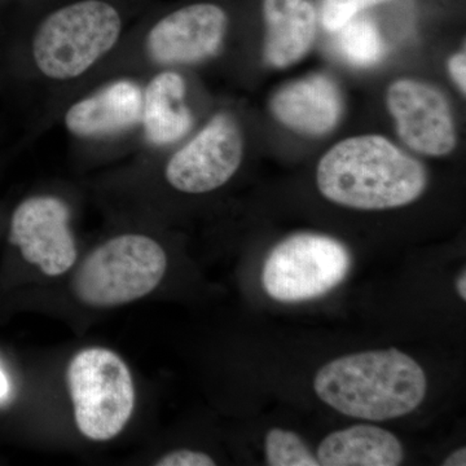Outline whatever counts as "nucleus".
Masks as SVG:
<instances>
[{
	"label": "nucleus",
	"mask_w": 466,
	"mask_h": 466,
	"mask_svg": "<svg viewBox=\"0 0 466 466\" xmlns=\"http://www.w3.org/2000/svg\"><path fill=\"white\" fill-rule=\"evenodd\" d=\"M152 0H23L12 45L21 81L55 106L81 91L112 60Z\"/></svg>",
	"instance_id": "1"
},
{
	"label": "nucleus",
	"mask_w": 466,
	"mask_h": 466,
	"mask_svg": "<svg viewBox=\"0 0 466 466\" xmlns=\"http://www.w3.org/2000/svg\"><path fill=\"white\" fill-rule=\"evenodd\" d=\"M228 27L226 9L210 0L161 12L149 7L112 60L84 88L112 76H146L157 70L200 66L220 54Z\"/></svg>",
	"instance_id": "2"
},
{
	"label": "nucleus",
	"mask_w": 466,
	"mask_h": 466,
	"mask_svg": "<svg viewBox=\"0 0 466 466\" xmlns=\"http://www.w3.org/2000/svg\"><path fill=\"white\" fill-rule=\"evenodd\" d=\"M327 200L358 210L412 204L428 186L425 167L381 135H360L328 150L317 170Z\"/></svg>",
	"instance_id": "3"
},
{
	"label": "nucleus",
	"mask_w": 466,
	"mask_h": 466,
	"mask_svg": "<svg viewBox=\"0 0 466 466\" xmlns=\"http://www.w3.org/2000/svg\"><path fill=\"white\" fill-rule=\"evenodd\" d=\"M318 397L342 415L385 421L413 412L428 390L415 359L391 348L337 358L314 379Z\"/></svg>",
	"instance_id": "4"
},
{
	"label": "nucleus",
	"mask_w": 466,
	"mask_h": 466,
	"mask_svg": "<svg viewBox=\"0 0 466 466\" xmlns=\"http://www.w3.org/2000/svg\"><path fill=\"white\" fill-rule=\"evenodd\" d=\"M167 267L158 241L143 233H122L88 254L73 278V291L85 305L115 308L152 293Z\"/></svg>",
	"instance_id": "5"
},
{
	"label": "nucleus",
	"mask_w": 466,
	"mask_h": 466,
	"mask_svg": "<svg viewBox=\"0 0 466 466\" xmlns=\"http://www.w3.org/2000/svg\"><path fill=\"white\" fill-rule=\"evenodd\" d=\"M143 99V76H112L67 97L55 113L78 148L139 147Z\"/></svg>",
	"instance_id": "6"
},
{
	"label": "nucleus",
	"mask_w": 466,
	"mask_h": 466,
	"mask_svg": "<svg viewBox=\"0 0 466 466\" xmlns=\"http://www.w3.org/2000/svg\"><path fill=\"white\" fill-rule=\"evenodd\" d=\"M67 386L76 424L88 440H113L135 406L133 376L124 360L110 350H82L67 367Z\"/></svg>",
	"instance_id": "7"
},
{
	"label": "nucleus",
	"mask_w": 466,
	"mask_h": 466,
	"mask_svg": "<svg viewBox=\"0 0 466 466\" xmlns=\"http://www.w3.org/2000/svg\"><path fill=\"white\" fill-rule=\"evenodd\" d=\"M351 256L341 241L297 233L279 242L262 269L266 293L279 302H303L329 293L345 280Z\"/></svg>",
	"instance_id": "8"
},
{
	"label": "nucleus",
	"mask_w": 466,
	"mask_h": 466,
	"mask_svg": "<svg viewBox=\"0 0 466 466\" xmlns=\"http://www.w3.org/2000/svg\"><path fill=\"white\" fill-rule=\"evenodd\" d=\"M244 134L231 112L220 110L168 150L164 177L175 191L204 195L225 186L244 159ZM159 152V150H158Z\"/></svg>",
	"instance_id": "9"
},
{
	"label": "nucleus",
	"mask_w": 466,
	"mask_h": 466,
	"mask_svg": "<svg viewBox=\"0 0 466 466\" xmlns=\"http://www.w3.org/2000/svg\"><path fill=\"white\" fill-rule=\"evenodd\" d=\"M72 210L58 196L34 195L17 205L9 223V242L43 274L60 276L72 268L76 244Z\"/></svg>",
	"instance_id": "10"
},
{
	"label": "nucleus",
	"mask_w": 466,
	"mask_h": 466,
	"mask_svg": "<svg viewBox=\"0 0 466 466\" xmlns=\"http://www.w3.org/2000/svg\"><path fill=\"white\" fill-rule=\"evenodd\" d=\"M386 106L395 122L398 137L408 148L421 155L447 156L455 149V121L443 92L416 79L392 82L386 92Z\"/></svg>",
	"instance_id": "11"
},
{
	"label": "nucleus",
	"mask_w": 466,
	"mask_h": 466,
	"mask_svg": "<svg viewBox=\"0 0 466 466\" xmlns=\"http://www.w3.org/2000/svg\"><path fill=\"white\" fill-rule=\"evenodd\" d=\"M144 78L140 150L158 152L183 142L195 127V115L189 106L188 85L180 70L165 69Z\"/></svg>",
	"instance_id": "12"
},
{
	"label": "nucleus",
	"mask_w": 466,
	"mask_h": 466,
	"mask_svg": "<svg viewBox=\"0 0 466 466\" xmlns=\"http://www.w3.org/2000/svg\"><path fill=\"white\" fill-rule=\"evenodd\" d=\"M272 116L290 130L321 137L341 119V90L330 76L311 75L276 90L269 100Z\"/></svg>",
	"instance_id": "13"
},
{
	"label": "nucleus",
	"mask_w": 466,
	"mask_h": 466,
	"mask_svg": "<svg viewBox=\"0 0 466 466\" xmlns=\"http://www.w3.org/2000/svg\"><path fill=\"white\" fill-rule=\"evenodd\" d=\"M262 11L266 24V63L276 69L299 63L317 35L314 5L309 0H263Z\"/></svg>",
	"instance_id": "14"
},
{
	"label": "nucleus",
	"mask_w": 466,
	"mask_h": 466,
	"mask_svg": "<svg viewBox=\"0 0 466 466\" xmlns=\"http://www.w3.org/2000/svg\"><path fill=\"white\" fill-rule=\"evenodd\" d=\"M400 441L379 426H350L325 437L317 459L323 466H397L403 461Z\"/></svg>",
	"instance_id": "15"
},
{
	"label": "nucleus",
	"mask_w": 466,
	"mask_h": 466,
	"mask_svg": "<svg viewBox=\"0 0 466 466\" xmlns=\"http://www.w3.org/2000/svg\"><path fill=\"white\" fill-rule=\"evenodd\" d=\"M337 33L339 52L351 66L370 67L381 60L383 42L372 21L367 18H352Z\"/></svg>",
	"instance_id": "16"
},
{
	"label": "nucleus",
	"mask_w": 466,
	"mask_h": 466,
	"mask_svg": "<svg viewBox=\"0 0 466 466\" xmlns=\"http://www.w3.org/2000/svg\"><path fill=\"white\" fill-rule=\"evenodd\" d=\"M265 451L269 466H319L317 456L294 431L271 429L266 435Z\"/></svg>",
	"instance_id": "17"
},
{
	"label": "nucleus",
	"mask_w": 466,
	"mask_h": 466,
	"mask_svg": "<svg viewBox=\"0 0 466 466\" xmlns=\"http://www.w3.org/2000/svg\"><path fill=\"white\" fill-rule=\"evenodd\" d=\"M389 0H323L321 18L329 32H339L364 9L375 7Z\"/></svg>",
	"instance_id": "18"
},
{
	"label": "nucleus",
	"mask_w": 466,
	"mask_h": 466,
	"mask_svg": "<svg viewBox=\"0 0 466 466\" xmlns=\"http://www.w3.org/2000/svg\"><path fill=\"white\" fill-rule=\"evenodd\" d=\"M158 466H214L216 461L204 452L179 450L167 453L156 462Z\"/></svg>",
	"instance_id": "19"
},
{
	"label": "nucleus",
	"mask_w": 466,
	"mask_h": 466,
	"mask_svg": "<svg viewBox=\"0 0 466 466\" xmlns=\"http://www.w3.org/2000/svg\"><path fill=\"white\" fill-rule=\"evenodd\" d=\"M449 72L451 78L458 86L462 95L466 94V55L460 51L449 60Z\"/></svg>",
	"instance_id": "20"
},
{
	"label": "nucleus",
	"mask_w": 466,
	"mask_h": 466,
	"mask_svg": "<svg viewBox=\"0 0 466 466\" xmlns=\"http://www.w3.org/2000/svg\"><path fill=\"white\" fill-rule=\"evenodd\" d=\"M466 465V449L453 451L452 453L444 460L443 466H465Z\"/></svg>",
	"instance_id": "21"
},
{
	"label": "nucleus",
	"mask_w": 466,
	"mask_h": 466,
	"mask_svg": "<svg viewBox=\"0 0 466 466\" xmlns=\"http://www.w3.org/2000/svg\"><path fill=\"white\" fill-rule=\"evenodd\" d=\"M456 290H458V294L460 299L462 300H466V272H461L458 276V280H456Z\"/></svg>",
	"instance_id": "22"
},
{
	"label": "nucleus",
	"mask_w": 466,
	"mask_h": 466,
	"mask_svg": "<svg viewBox=\"0 0 466 466\" xmlns=\"http://www.w3.org/2000/svg\"><path fill=\"white\" fill-rule=\"evenodd\" d=\"M9 392V382L7 376L5 375L2 370H0V400H5Z\"/></svg>",
	"instance_id": "23"
},
{
	"label": "nucleus",
	"mask_w": 466,
	"mask_h": 466,
	"mask_svg": "<svg viewBox=\"0 0 466 466\" xmlns=\"http://www.w3.org/2000/svg\"><path fill=\"white\" fill-rule=\"evenodd\" d=\"M2 2H16V3H21V2H23V0H2Z\"/></svg>",
	"instance_id": "24"
}]
</instances>
